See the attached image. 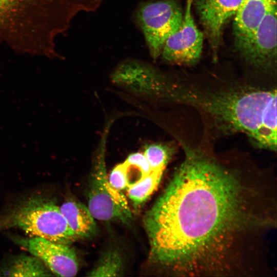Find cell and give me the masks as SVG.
<instances>
[{"label": "cell", "instance_id": "ba28073f", "mask_svg": "<svg viewBox=\"0 0 277 277\" xmlns=\"http://www.w3.org/2000/svg\"><path fill=\"white\" fill-rule=\"evenodd\" d=\"M165 77V72L134 58L122 61L110 75L112 83L121 88L137 96L160 102Z\"/></svg>", "mask_w": 277, "mask_h": 277}, {"label": "cell", "instance_id": "52a82bcc", "mask_svg": "<svg viewBox=\"0 0 277 277\" xmlns=\"http://www.w3.org/2000/svg\"><path fill=\"white\" fill-rule=\"evenodd\" d=\"M104 141L97 153L88 193V208L92 216L101 221L128 223L131 214L127 203L109 184L105 161Z\"/></svg>", "mask_w": 277, "mask_h": 277}, {"label": "cell", "instance_id": "8fae6325", "mask_svg": "<svg viewBox=\"0 0 277 277\" xmlns=\"http://www.w3.org/2000/svg\"><path fill=\"white\" fill-rule=\"evenodd\" d=\"M32 255L40 259L53 275L74 276L78 264L74 250L68 244L53 242L39 237L16 240Z\"/></svg>", "mask_w": 277, "mask_h": 277}, {"label": "cell", "instance_id": "ac0fdd59", "mask_svg": "<svg viewBox=\"0 0 277 277\" xmlns=\"http://www.w3.org/2000/svg\"><path fill=\"white\" fill-rule=\"evenodd\" d=\"M110 185L120 191L128 187V167L126 164H120L111 171L108 178Z\"/></svg>", "mask_w": 277, "mask_h": 277}, {"label": "cell", "instance_id": "9c48e42d", "mask_svg": "<svg viewBox=\"0 0 277 277\" xmlns=\"http://www.w3.org/2000/svg\"><path fill=\"white\" fill-rule=\"evenodd\" d=\"M193 0H186L178 29L166 41L160 57L171 65L190 66L201 58L204 33L196 26L192 14Z\"/></svg>", "mask_w": 277, "mask_h": 277}, {"label": "cell", "instance_id": "8992f818", "mask_svg": "<svg viewBox=\"0 0 277 277\" xmlns=\"http://www.w3.org/2000/svg\"><path fill=\"white\" fill-rule=\"evenodd\" d=\"M277 4L270 6L249 38L238 52L248 72L273 77L276 73Z\"/></svg>", "mask_w": 277, "mask_h": 277}, {"label": "cell", "instance_id": "7a4b0ae2", "mask_svg": "<svg viewBox=\"0 0 277 277\" xmlns=\"http://www.w3.org/2000/svg\"><path fill=\"white\" fill-rule=\"evenodd\" d=\"M276 89L213 74L167 73L162 102L190 107L210 131L246 135L257 147L276 150Z\"/></svg>", "mask_w": 277, "mask_h": 277}, {"label": "cell", "instance_id": "7c38bea8", "mask_svg": "<svg viewBox=\"0 0 277 277\" xmlns=\"http://www.w3.org/2000/svg\"><path fill=\"white\" fill-rule=\"evenodd\" d=\"M276 0H242L234 17L233 35L235 50L251 36L268 9Z\"/></svg>", "mask_w": 277, "mask_h": 277}, {"label": "cell", "instance_id": "277c9868", "mask_svg": "<svg viewBox=\"0 0 277 277\" xmlns=\"http://www.w3.org/2000/svg\"><path fill=\"white\" fill-rule=\"evenodd\" d=\"M7 224L22 229L29 237L42 238L69 244L77 238L51 198L34 195L18 204L10 213Z\"/></svg>", "mask_w": 277, "mask_h": 277}, {"label": "cell", "instance_id": "30bf717a", "mask_svg": "<svg viewBox=\"0 0 277 277\" xmlns=\"http://www.w3.org/2000/svg\"><path fill=\"white\" fill-rule=\"evenodd\" d=\"M242 0H193L212 60L216 62L222 44L224 28L234 18Z\"/></svg>", "mask_w": 277, "mask_h": 277}, {"label": "cell", "instance_id": "5b68a950", "mask_svg": "<svg viewBox=\"0 0 277 277\" xmlns=\"http://www.w3.org/2000/svg\"><path fill=\"white\" fill-rule=\"evenodd\" d=\"M183 15L179 0H146L134 9L132 19L154 61L160 57L167 39L179 27Z\"/></svg>", "mask_w": 277, "mask_h": 277}, {"label": "cell", "instance_id": "9a60e30c", "mask_svg": "<svg viewBox=\"0 0 277 277\" xmlns=\"http://www.w3.org/2000/svg\"><path fill=\"white\" fill-rule=\"evenodd\" d=\"M164 171H151L137 183L128 188V196L135 206L144 203L157 189Z\"/></svg>", "mask_w": 277, "mask_h": 277}, {"label": "cell", "instance_id": "3957f363", "mask_svg": "<svg viewBox=\"0 0 277 277\" xmlns=\"http://www.w3.org/2000/svg\"><path fill=\"white\" fill-rule=\"evenodd\" d=\"M103 0H0V39L19 52L49 56L55 39L81 13L95 12Z\"/></svg>", "mask_w": 277, "mask_h": 277}, {"label": "cell", "instance_id": "5bb4252c", "mask_svg": "<svg viewBox=\"0 0 277 277\" xmlns=\"http://www.w3.org/2000/svg\"><path fill=\"white\" fill-rule=\"evenodd\" d=\"M1 275L9 276H51L53 274L38 258L21 254L2 267Z\"/></svg>", "mask_w": 277, "mask_h": 277}, {"label": "cell", "instance_id": "e0dca14e", "mask_svg": "<svg viewBox=\"0 0 277 277\" xmlns=\"http://www.w3.org/2000/svg\"><path fill=\"white\" fill-rule=\"evenodd\" d=\"M173 150L169 145L153 143L145 147L144 154L152 171L164 170L173 154Z\"/></svg>", "mask_w": 277, "mask_h": 277}, {"label": "cell", "instance_id": "6da1fadb", "mask_svg": "<svg viewBox=\"0 0 277 277\" xmlns=\"http://www.w3.org/2000/svg\"><path fill=\"white\" fill-rule=\"evenodd\" d=\"M184 149L182 162L144 216L150 260L183 277L269 274L277 217L273 174Z\"/></svg>", "mask_w": 277, "mask_h": 277}, {"label": "cell", "instance_id": "4fadbf2b", "mask_svg": "<svg viewBox=\"0 0 277 277\" xmlns=\"http://www.w3.org/2000/svg\"><path fill=\"white\" fill-rule=\"evenodd\" d=\"M60 209L77 239L88 238L95 232L94 218L88 207L81 202L69 199L63 203Z\"/></svg>", "mask_w": 277, "mask_h": 277}, {"label": "cell", "instance_id": "d6986e66", "mask_svg": "<svg viewBox=\"0 0 277 277\" xmlns=\"http://www.w3.org/2000/svg\"><path fill=\"white\" fill-rule=\"evenodd\" d=\"M124 162L127 165L137 170L143 176L148 174L152 171L144 154L141 152L130 154Z\"/></svg>", "mask_w": 277, "mask_h": 277}, {"label": "cell", "instance_id": "2e32d148", "mask_svg": "<svg viewBox=\"0 0 277 277\" xmlns=\"http://www.w3.org/2000/svg\"><path fill=\"white\" fill-rule=\"evenodd\" d=\"M123 269L121 254L117 250L111 249L104 253L88 275L97 277L121 276Z\"/></svg>", "mask_w": 277, "mask_h": 277}]
</instances>
